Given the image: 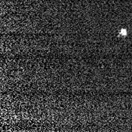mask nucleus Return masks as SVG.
<instances>
[{
	"mask_svg": "<svg viewBox=\"0 0 132 132\" xmlns=\"http://www.w3.org/2000/svg\"><path fill=\"white\" fill-rule=\"evenodd\" d=\"M121 34H122L123 36H126V35H127V30L124 29H123L121 30Z\"/></svg>",
	"mask_w": 132,
	"mask_h": 132,
	"instance_id": "f257e3e1",
	"label": "nucleus"
}]
</instances>
